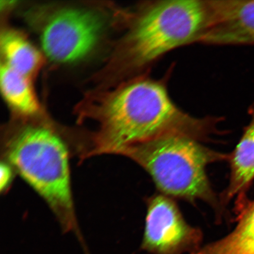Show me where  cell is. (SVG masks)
I'll list each match as a JSON object with an SVG mask.
<instances>
[{
	"instance_id": "obj_9",
	"label": "cell",
	"mask_w": 254,
	"mask_h": 254,
	"mask_svg": "<svg viewBox=\"0 0 254 254\" xmlns=\"http://www.w3.org/2000/svg\"><path fill=\"white\" fill-rule=\"evenodd\" d=\"M236 209L238 215L235 229L195 254H254V201H246Z\"/></svg>"
},
{
	"instance_id": "obj_8",
	"label": "cell",
	"mask_w": 254,
	"mask_h": 254,
	"mask_svg": "<svg viewBox=\"0 0 254 254\" xmlns=\"http://www.w3.org/2000/svg\"><path fill=\"white\" fill-rule=\"evenodd\" d=\"M252 119L236 148L229 155L230 182L222 193L221 204L234 198L237 206L246 201L245 194L254 180V105L250 110Z\"/></svg>"
},
{
	"instance_id": "obj_2",
	"label": "cell",
	"mask_w": 254,
	"mask_h": 254,
	"mask_svg": "<svg viewBox=\"0 0 254 254\" xmlns=\"http://www.w3.org/2000/svg\"><path fill=\"white\" fill-rule=\"evenodd\" d=\"M129 16L116 54L117 71L136 74L168 52L198 43L211 21L210 1L145 2Z\"/></svg>"
},
{
	"instance_id": "obj_7",
	"label": "cell",
	"mask_w": 254,
	"mask_h": 254,
	"mask_svg": "<svg viewBox=\"0 0 254 254\" xmlns=\"http://www.w3.org/2000/svg\"><path fill=\"white\" fill-rule=\"evenodd\" d=\"M211 24L198 43L254 44V1H210Z\"/></svg>"
},
{
	"instance_id": "obj_12",
	"label": "cell",
	"mask_w": 254,
	"mask_h": 254,
	"mask_svg": "<svg viewBox=\"0 0 254 254\" xmlns=\"http://www.w3.org/2000/svg\"><path fill=\"white\" fill-rule=\"evenodd\" d=\"M12 168L5 162H2L1 164V181H0V189L1 191H4L8 188L9 184L12 179Z\"/></svg>"
},
{
	"instance_id": "obj_11",
	"label": "cell",
	"mask_w": 254,
	"mask_h": 254,
	"mask_svg": "<svg viewBox=\"0 0 254 254\" xmlns=\"http://www.w3.org/2000/svg\"><path fill=\"white\" fill-rule=\"evenodd\" d=\"M0 82L6 102L16 113L24 117L39 113L40 105L29 77L2 64Z\"/></svg>"
},
{
	"instance_id": "obj_6",
	"label": "cell",
	"mask_w": 254,
	"mask_h": 254,
	"mask_svg": "<svg viewBox=\"0 0 254 254\" xmlns=\"http://www.w3.org/2000/svg\"><path fill=\"white\" fill-rule=\"evenodd\" d=\"M147 206L142 249L154 254L198 250L202 232L187 223L172 198L157 193L148 199Z\"/></svg>"
},
{
	"instance_id": "obj_4",
	"label": "cell",
	"mask_w": 254,
	"mask_h": 254,
	"mask_svg": "<svg viewBox=\"0 0 254 254\" xmlns=\"http://www.w3.org/2000/svg\"><path fill=\"white\" fill-rule=\"evenodd\" d=\"M122 155L144 168L163 194L190 202L201 200L221 213V202L212 189L206 168L228 160L229 155L212 150L196 139L171 135L132 146Z\"/></svg>"
},
{
	"instance_id": "obj_3",
	"label": "cell",
	"mask_w": 254,
	"mask_h": 254,
	"mask_svg": "<svg viewBox=\"0 0 254 254\" xmlns=\"http://www.w3.org/2000/svg\"><path fill=\"white\" fill-rule=\"evenodd\" d=\"M1 151L4 162L36 190L65 232L82 243L73 204L68 142L49 126L25 123L8 130Z\"/></svg>"
},
{
	"instance_id": "obj_10",
	"label": "cell",
	"mask_w": 254,
	"mask_h": 254,
	"mask_svg": "<svg viewBox=\"0 0 254 254\" xmlns=\"http://www.w3.org/2000/svg\"><path fill=\"white\" fill-rule=\"evenodd\" d=\"M4 64L30 78L42 65V56L36 47L18 32L5 30L1 37Z\"/></svg>"
},
{
	"instance_id": "obj_5",
	"label": "cell",
	"mask_w": 254,
	"mask_h": 254,
	"mask_svg": "<svg viewBox=\"0 0 254 254\" xmlns=\"http://www.w3.org/2000/svg\"><path fill=\"white\" fill-rule=\"evenodd\" d=\"M106 24L104 16L93 9H59L48 18L41 29L44 52L57 63L78 61L97 46Z\"/></svg>"
},
{
	"instance_id": "obj_1",
	"label": "cell",
	"mask_w": 254,
	"mask_h": 254,
	"mask_svg": "<svg viewBox=\"0 0 254 254\" xmlns=\"http://www.w3.org/2000/svg\"><path fill=\"white\" fill-rule=\"evenodd\" d=\"M99 124L87 157L122 155L140 143L171 135L201 141L215 134L217 119H197L179 109L160 81L135 77L104 94L90 114Z\"/></svg>"
}]
</instances>
